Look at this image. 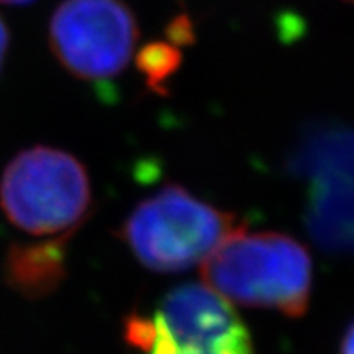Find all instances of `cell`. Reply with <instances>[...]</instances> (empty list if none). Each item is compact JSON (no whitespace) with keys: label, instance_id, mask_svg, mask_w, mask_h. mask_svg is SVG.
Here are the masks:
<instances>
[{"label":"cell","instance_id":"6","mask_svg":"<svg viewBox=\"0 0 354 354\" xmlns=\"http://www.w3.org/2000/svg\"><path fill=\"white\" fill-rule=\"evenodd\" d=\"M71 237L11 244L2 268L6 284L26 299H44L55 293L67 277L66 253Z\"/></svg>","mask_w":354,"mask_h":354},{"label":"cell","instance_id":"12","mask_svg":"<svg viewBox=\"0 0 354 354\" xmlns=\"http://www.w3.org/2000/svg\"><path fill=\"white\" fill-rule=\"evenodd\" d=\"M210 354H255L253 351H243V353H210Z\"/></svg>","mask_w":354,"mask_h":354},{"label":"cell","instance_id":"2","mask_svg":"<svg viewBox=\"0 0 354 354\" xmlns=\"http://www.w3.org/2000/svg\"><path fill=\"white\" fill-rule=\"evenodd\" d=\"M237 217L167 185L143 199L120 228V239L136 261L158 273H181L203 266L233 233Z\"/></svg>","mask_w":354,"mask_h":354},{"label":"cell","instance_id":"1","mask_svg":"<svg viewBox=\"0 0 354 354\" xmlns=\"http://www.w3.org/2000/svg\"><path fill=\"white\" fill-rule=\"evenodd\" d=\"M205 284L235 306L300 318L313 293V261L297 239L279 232H235L201 266Z\"/></svg>","mask_w":354,"mask_h":354},{"label":"cell","instance_id":"9","mask_svg":"<svg viewBox=\"0 0 354 354\" xmlns=\"http://www.w3.org/2000/svg\"><path fill=\"white\" fill-rule=\"evenodd\" d=\"M10 49V29L6 26V22L0 17V69L4 66L6 53Z\"/></svg>","mask_w":354,"mask_h":354},{"label":"cell","instance_id":"10","mask_svg":"<svg viewBox=\"0 0 354 354\" xmlns=\"http://www.w3.org/2000/svg\"><path fill=\"white\" fill-rule=\"evenodd\" d=\"M340 354H354V322L347 327L340 344Z\"/></svg>","mask_w":354,"mask_h":354},{"label":"cell","instance_id":"11","mask_svg":"<svg viewBox=\"0 0 354 354\" xmlns=\"http://www.w3.org/2000/svg\"><path fill=\"white\" fill-rule=\"evenodd\" d=\"M29 2H33V0H0V4H10V6H22V4H29Z\"/></svg>","mask_w":354,"mask_h":354},{"label":"cell","instance_id":"13","mask_svg":"<svg viewBox=\"0 0 354 354\" xmlns=\"http://www.w3.org/2000/svg\"><path fill=\"white\" fill-rule=\"evenodd\" d=\"M344 2H351V4H354V0H344Z\"/></svg>","mask_w":354,"mask_h":354},{"label":"cell","instance_id":"8","mask_svg":"<svg viewBox=\"0 0 354 354\" xmlns=\"http://www.w3.org/2000/svg\"><path fill=\"white\" fill-rule=\"evenodd\" d=\"M168 35L174 40V44H188L192 40V24L188 17H177L172 24H170V28H168Z\"/></svg>","mask_w":354,"mask_h":354},{"label":"cell","instance_id":"5","mask_svg":"<svg viewBox=\"0 0 354 354\" xmlns=\"http://www.w3.org/2000/svg\"><path fill=\"white\" fill-rule=\"evenodd\" d=\"M138 38V20L123 0H64L49 22L56 60L85 82L122 75Z\"/></svg>","mask_w":354,"mask_h":354},{"label":"cell","instance_id":"4","mask_svg":"<svg viewBox=\"0 0 354 354\" xmlns=\"http://www.w3.org/2000/svg\"><path fill=\"white\" fill-rule=\"evenodd\" d=\"M127 344L143 354H210L253 351L237 309L208 284L176 286L159 300L152 317L125 318Z\"/></svg>","mask_w":354,"mask_h":354},{"label":"cell","instance_id":"3","mask_svg":"<svg viewBox=\"0 0 354 354\" xmlns=\"http://www.w3.org/2000/svg\"><path fill=\"white\" fill-rule=\"evenodd\" d=\"M91 206L87 170L66 150H22L0 179V208L13 226L35 237L75 235Z\"/></svg>","mask_w":354,"mask_h":354},{"label":"cell","instance_id":"7","mask_svg":"<svg viewBox=\"0 0 354 354\" xmlns=\"http://www.w3.org/2000/svg\"><path fill=\"white\" fill-rule=\"evenodd\" d=\"M181 64V53L176 44L154 42L143 47L138 55V69L143 73L152 91H165V82Z\"/></svg>","mask_w":354,"mask_h":354}]
</instances>
